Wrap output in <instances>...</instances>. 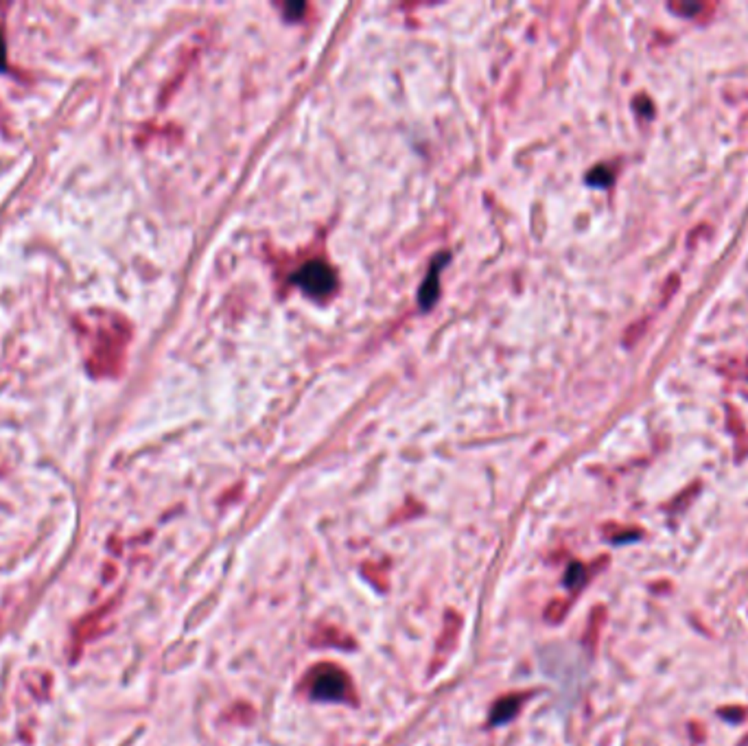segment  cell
Returning a JSON list of instances; mask_svg holds the SVG:
<instances>
[{
	"label": "cell",
	"instance_id": "obj_1",
	"mask_svg": "<svg viewBox=\"0 0 748 746\" xmlns=\"http://www.w3.org/2000/svg\"><path fill=\"white\" fill-rule=\"evenodd\" d=\"M293 282L311 296H329L335 289V274L329 265L311 260L293 274Z\"/></svg>",
	"mask_w": 748,
	"mask_h": 746
},
{
	"label": "cell",
	"instance_id": "obj_2",
	"mask_svg": "<svg viewBox=\"0 0 748 746\" xmlns=\"http://www.w3.org/2000/svg\"><path fill=\"white\" fill-rule=\"evenodd\" d=\"M346 690H348L346 674L333 668V665H324V668H319L317 674L313 676L311 694L317 700H341Z\"/></svg>",
	"mask_w": 748,
	"mask_h": 746
},
{
	"label": "cell",
	"instance_id": "obj_3",
	"mask_svg": "<svg viewBox=\"0 0 748 746\" xmlns=\"http://www.w3.org/2000/svg\"><path fill=\"white\" fill-rule=\"evenodd\" d=\"M516 707H519V698H514V696L503 698L501 702H497L495 714H493V722H497V724L508 722L516 714Z\"/></svg>",
	"mask_w": 748,
	"mask_h": 746
},
{
	"label": "cell",
	"instance_id": "obj_4",
	"mask_svg": "<svg viewBox=\"0 0 748 746\" xmlns=\"http://www.w3.org/2000/svg\"><path fill=\"white\" fill-rule=\"evenodd\" d=\"M438 267H433V272H431V276L427 278V282H424V287H422V291H420V302H422V305H431V302H433V298H436V289H438Z\"/></svg>",
	"mask_w": 748,
	"mask_h": 746
},
{
	"label": "cell",
	"instance_id": "obj_5",
	"mask_svg": "<svg viewBox=\"0 0 748 746\" xmlns=\"http://www.w3.org/2000/svg\"><path fill=\"white\" fill-rule=\"evenodd\" d=\"M564 582H567L569 589L582 587V582H584V567H582V564H578V562L571 564L569 571H567V576H564Z\"/></svg>",
	"mask_w": 748,
	"mask_h": 746
},
{
	"label": "cell",
	"instance_id": "obj_6",
	"mask_svg": "<svg viewBox=\"0 0 748 746\" xmlns=\"http://www.w3.org/2000/svg\"><path fill=\"white\" fill-rule=\"evenodd\" d=\"M611 179H613V175H611V171L606 169V167H597V169H593V171L589 173V182L595 184V186H606V184L611 182Z\"/></svg>",
	"mask_w": 748,
	"mask_h": 746
},
{
	"label": "cell",
	"instance_id": "obj_7",
	"mask_svg": "<svg viewBox=\"0 0 748 746\" xmlns=\"http://www.w3.org/2000/svg\"><path fill=\"white\" fill-rule=\"evenodd\" d=\"M0 70H5V37L0 31Z\"/></svg>",
	"mask_w": 748,
	"mask_h": 746
},
{
	"label": "cell",
	"instance_id": "obj_8",
	"mask_svg": "<svg viewBox=\"0 0 748 746\" xmlns=\"http://www.w3.org/2000/svg\"><path fill=\"white\" fill-rule=\"evenodd\" d=\"M720 716H722V718H729V720H733V718H735V720H742V718H744V712H726V709H722Z\"/></svg>",
	"mask_w": 748,
	"mask_h": 746
},
{
	"label": "cell",
	"instance_id": "obj_9",
	"mask_svg": "<svg viewBox=\"0 0 748 746\" xmlns=\"http://www.w3.org/2000/svg\"><path fill=\"white\" fill-rule=\"evenodd\" d=\"M678 11H700V5H680V7H672Z\"/></svg>",
	"mask_w": 748,
	"mask_h": 746
},
{
	"label": "cell",
	"instance_id": "obj_10",
	"mask_svg": "<svg viewBox=\"0 0 748 746\" xmlns=\"http://www.w3.org/2000/svg\"><path fill=\"white\" fill-rule=\"evenodd\" d=\"M742 744H744V746H746V744H748V735H746V738H744V742H742Z\"/></svg>",
	"mask_w": 748,
	"mask_h": 746
}]
</instances>
